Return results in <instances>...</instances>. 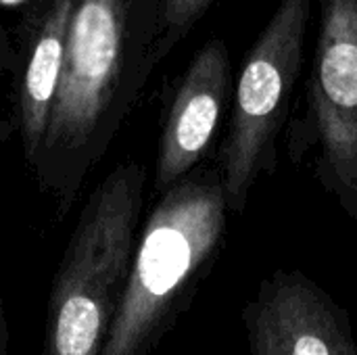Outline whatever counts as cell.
<instances>
[{"mask_svg": "<svg viewBox=\"0 0 357 355\" xmlns=\"http://www.w3.org/2000/svg\"><path fill=\"white\" fill-rule=\"evenodd\" d=\"M215 0H163L157 61H161L209 10Z\"/></svg>", "mask_w": 357, "mask_h": 355, "instance_id": "9", "label": "cell"}, {"mask_svg": "<svg viewBox=\"0 0 357 355\" xmlns=\"http://www.w3.org/2000/svg\"><path fill=\"white\" fill-rule=\"evenodd\" d=\"M249 355H357L347 312L299 270H274L245 310Z\"/></svg>", "mask_w": 357, "mask_h": 355, "instance_id": "6", "label": "cell"}, {"mask_svg": "<svg viewBox=\"0 0 357 355\" xmlns=\"http://www.w3.org/2000/svg\"><path fill=\"white\" fill-rule=\"evenodd\" d=\"M220 167L167 188L138 243L100 355H144L215 259L226 234Z\"/></svg>", "mask_w": 357, "mask_h": 355, "instance_id": "2", "label": "cell"}, {"mask_svg": "<svg viewBox=\"0 0 357 355\" xmlns=\"http://www.w3.org/2000/svg\"><path fill=\"white\" fill-rule=\"evenodd\" d=\"M163 0H73L48 130L33 161L71 201L157 61Z\"/></svg>", "mask_w": 357, "mask_h": 355, "instance_id": "1", "label": "cell"}, {"mask_svg": "<svg viewBox=\"0 0 357 355\" xmlns=\"http://www.w3.org/2000/svg\"><path fill=\"white\" fill-rule=\"evenodd\" d=\"M144 169L119 165L92 192L48 301L46 355H100L134 251Z\"/></svg>", "mask_w": 357, "mask_h": 355, "instance_id": "3", "label": "cell"}, {"mask_svg": "<svg viewBox=\"0 0 357 355\" xmlns=\"http://www.w3.org/2000/svg\"><path fill=\"white\" fill-rule=\"evenodd\" d=\"M310 105L316 174L349 211L357 190V0H324Z\"/></svg>", "mask_w": 357, "mask_h": 355, "instance_id": "5", "label": "cell"}, {"mask_svg": "<svg viewBox=\"0 0 357 355\" xmlns=\"http://www.w3.org/2000/svg\"><path fill=\"white\" fill-rule=\"evenodd\" d=\"M354 220L357 222V190H356V197H354V203H351V207H349V211H347Z\"/></svg>", "mask_w": 357, "mask_h": 355, "instance_id": "12", "label": "cell"}, {"mask_svg": "<svg viewBox=\"0 0 357 355\" xmlns=\"http://www.w3.org/2000/svg\"><path fill=\"white\" fill-rule=\"evenodd\" d=\"M0 355H6V331H4L2 312H0Z\"/></svg>", "mask_w": 357, "mask_h": 355, "instance_id": "11", "label": "cell"}, {"mask_svg": "<svg viewBox=\"0 0 357 355\" xmlns=\"http://www.w3.org/2000/svg\"><path fill=\"white\" fill-rule=\"evenodd\" d=\"M312 0H280L241 69L220 153L226 209L243 213L249 192L278 163L276 140L303 63Z\"/></svg>", "mask_w": 357, "mask_h": 355, "instance_id": "4", "label": "cell"}, {"mask_svg": "<svg viewBox=\"0 0 357 355\" xmlns=\"http://www.w3.org/2000/svg\"><path fill=\"white\" fill-rule=\"evenodd\" d=\"M230 56L213 38L197 50L172 100L157 157L155 186L165 192L205 157L230 94Z\"/></svg>", "mask_w": 357, "mask_h": 355, "instance_id": "7", "label": "cell"}, {"mask_svg": "<svg viewBox=\"0 0 357 355\" xmlns=\"http://www.w3.org/2000/svg\"><path fill=\"white\" fill-rule=\"evenodd\" d=\"M17 65V52L8 40V33L0 25V73Z\"/></svg>", "mask_w": 357, "mask_h": 355, "instance_id": "10", "label": "cell"}, {"mask_svg": "<svg viewBox=\"0 0 357 355\" xmlns=\"http://www.w3.org/2000/svg\"><path fill=\"white\" fill-rule=\"evenodd\" d=\"M71 2L73 0H48L36 25L21 75L19 119L23 146L31 163L38 159L48 130V117L63 69Z\"/></svg>", "mask_w": 357, "mask_h": 355, "instance_id": "8", "label": "cell"}]
</instances>
